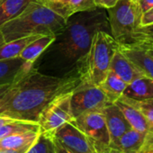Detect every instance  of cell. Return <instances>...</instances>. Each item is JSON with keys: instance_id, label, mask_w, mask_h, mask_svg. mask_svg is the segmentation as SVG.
<instances>
[{"instance_id": "f1b7e54d", "label": "cell", "mask_w": 153, "mask_h": 153, "mask_svg": "<svg viewBox=\"0 0 153 153\" xmlns=\"http://www.w3.org/2000/svg\"><path fill=\"white\" fill-rule=\"evenodd\" d=\"M133 33H142V34L153 35V24L149 25H146V26H140V27L137 28Z\"/></svg>"}, {"instance_id": "836d02e7", "label": "cell", "mask_w": 153, "mask_h": 153, "mask_svg": "<svg viewBox=\"0 0 153 153\" xmlns=\"http://www.w3.org/2000/svg\"><path fill=\"white\" fill-rule=\"evenodd\" d=\"M10 87V85H4V86H0V97H1Z\"/></svg>"}, {"instance_id": "83f0119b", "label": "cell", "mask_w": 153, "mask_h": 153, "mask_svg": "<svg viewBox=\"0 0 153 153\" xmlns=\"http://www.w3.org/2000/svg\"><path fill=\"white\" fill-rule=\"evenodd\" d=\"M94 2L97 7L108 9L113 7L118 2V0H94Z\"/></svg>"}, {"instance_id": "d4e9b609", "label": "cell", "mask_w": 153, "mask_h": 153, "mask_svg": "<svg viewBox=\"0 0 153 153\" xmlns=\"http://www.w3.org/2000/svg\"><path fill=\"white\" fill-rule=\"evenodd\" d=\"M120 98L129 103L135 108H137L142 114L145 119L149 122L151 127V125L153 124V99H149L144 101H135L128 97H125L123 96H122Z\"/></svg>"}, {"instance_id": "ba28073f", "label": "cell", "mask_w": 153, "mask_h": 153, "mask_svg": "<svg viewBox=\"0 0 153 153\" xmlns=\"http://www.w3.org/2000/svg\"><path fill=\"white\" fill-rule=\"evenodd\" d=\"M71 92L54 98L41 113L38 123L41 131L53 137L55 131L63 124L74 120L70 105Z\"/></svg>"}, {"instance_id": "277c9868", "label": "cell", "mask_w": 153, "mask_h": 153, "mask_svg": "<svg viewBox=\"0 0 153 153\" xmlns=\"http://www.w3.org/2000/svg\"><path fill=\"white\" fill-rule=\"evenodd\" d=\"M118 48V42L107 32H97L90 49L78 68L80 81L99 85L106 76L112 58Z\"/></svg>"}, {"instance_id": "ac0fdd59", "label": "cell", "mask_w": 153, "mask_h": 153, "mask_svg": "<svg viewBox=\"0 0 153 153\" xmlns=\"http://www.w3.org/2000/svg\"><path fill=\"white\" fill-rule=\"evenodd\" d=\"M55 36L56 35L54 34H49V35H42L37 38L24 49V51L19 55V57L34 65L37 59L54 41Z\"/></svg>"}, {"instance_id": "e0dca14e", "label": "cell", "mask_w": 153, "mask_h": 153, "mask_svg": "<svg viewBox=\"0 0 153 153\" xmlns=\"http://www.w3.org/2000/svg\"><path fill=\"white\" fill-rule=\"evenodd\" d=\"M105 94L108 101L114 104L123 95L127 84L113 71L109 70L105 79L98 85Z\"/></svg>"}, {"instance_id": "d590c367", "label": "cell", "mask_w": 153, "mask_h": 153, "mask_svg": "<svg viewBox=\"0 0 153 153\" xmlns=\"http://www.w3.org/2000/svg\"><path fill=\"white\" fill-rule=\"evenodd\" d=\"M5 43V41H4V39H3V36H2V34L0 33V47H1L3 44Z\"/></svg>"}, {"instance_id": "44dd1931", "label": "cell", "mask_w": 153, "mask_h": 153, "mask_svg": "<svg viewBox=\"0 0 153 153\" xmlns=\"http://www.w3.org/2000/svg\"><path fill=\"white\" fill-rule=\"evenodd\" d=\"M35 0H0V26L19 16Z\"/></svg>"}, {"instance_id": "1f68e13d", "label": "cell", "mask_w": 153, "mask_h": 153, "mask_svg": "<svg viewBox=\"0 0 153 153\" xmlns=\"http://www.w3.org/2000/svg\"><path fill=\"white\" fill-rule=\"evenodd\" d=\"M54 139V138H53ZM54 142H55V147H56V152L57 153H73L71 151H69L68 149H67L66 148H64L58 140H56L54 139Z\"/></svg>"}, {"instance_id": "484cf974", "label": "cell", "mask_w": 153, "mask_h": 153, "mask_svg": "<svg viewBox=\"0 0 153 153\" xmlns=\"http://www.w3.org/2000/svg\"><path fill=\"white\" fill-rule=\"evenodd\" d=\"M153 150V131H149L145 134L144 141L141 146L140 153Z\"/></svg>"}, {"instance_id": "30bf717a", "label": "cell", "mask_w": 153, "mask_h": 153, "mask_svg": "<svg viewBox=\"0 0 153 153\" xmlns=\"http://www.w3.org/2000/svg\"><path fill=\"white\" fill-rule=\"evenodd\" d=\"M110 135V147L115 149L119 139L131 129L122 111L115 104H110L103 110Z\"/></svg>"}, {"instance_id": "ab89813d", "label": "cell", "mask_w": 153, "mask_h": 153, "mask_svg": "<svg viewBox=\"0 0 153 153\" xmlns=\"http://www.w3.org/2000/svg\"><path fill=\"white\" fill-rule=\"evenodd\" d=\"M149 131H153V124L151 125V127H150V130Z\"/></svg>"}, {"instance_id": "52a82bcc", "label": "cell", "mask_w": 153, "mask_h": 153, "mask_svg": "<svg viewBox=\"0 0 153 153\" xmlns=\"http://www.w3.org/2000/svg\"><path fill=\"white\" fill-rule=\"evenodd\" d=\"M73 122L89 138L97 153H106L111 149L110 135L103 111L84 113L74 118Z\"/></svg>"}, {"instance_id": "d6986e66", "label": "cell", "mask_w": 153, "mask_h": 153, "mask_svg": "<svg viewBox=\"0 0 153 153\" xmlns=\"http://www.w3.org/2000/svg\"><path fill=\"white\" fill-rule=\"evenodd\" d=\"M145 134L146 133L131 129L119 139L114 149L120 150L123 153H140Z\"/></svg>"}, {"instance_id": "5bb4252c", "label": "cell", "mask_w": 153, "mask_h": 153, "mask_svg": "<svg viewBox=\"0 0 153 153\" xmlns=\"http://www.w3.org/2000/svg\"><path fill=\"white\" fill-rule=\"evenodd\" d=\"M126 84L131 83L137 78L143 76L142 73L117 48L110 64V69Z\"/></svg>"}, {"instance_id": "74e56055", "label": "cell", "mask_w": 153, "mask_h": 153, "mask_svg": "<svg viewBox=\"0 0 153 153\" xmlns=\"http://www.w3.org/2000/svg\"><path fill=\"white\" fill-rule=\"evenodd\" d=\"M149 51V53L151 55V56H153V51Z\"/></svg>"}, {"instance_id": "603a6c76", "label": "cell", "mask_w": 153, "mask_h": 153, "mask_svg": "<svg viewBox=\"0 0 153 153\" xmlns=\"http://www.w3.org/2000/svg\"><path fill=\"white\" fill-rule=\"evenodd\" d=\"M29 131H41L39 123L34 122L16 120L0 126V140L12 134L25 132Z\"/></svg>"}, {"instance_id": "9a60e30c", "label": "cell", "mask_w": 153, "mask_h": 153, "mask_svg": "<svg viewBox=\"0 0 153 153\" xmlns=\"http://www.w3.org/2000/svg\"><path fill=\"white\" fill-rule=\"evenodd\" d=\"M135 101L153 99V79L141 76L127 84L123 95Z\"/></svg>"}, {"instance_id": "4fadbf2b", "label": "cell", "mask_w": 153, "mask_h": 153, "mask_svg": "<svg viewBox=\"0 0 153 153\" xmlns=\"http://www.w3.org/2000/svg\"><path fill=\"white\" fill-rule=\"evenodd\" d=\"M44 2L51 9L66 20L74 14L97 8L94 0H59L55 2Z\"/></svg>"}, {"instance_id": "4316f807", "label": "cell", "mask_w": 153, "mask_h": 153, "mask_svg": "<svg viewBox=\"0 0 153 153\" xmlns=\"http://www.w3.org/2000/svg\"><path fill=\"white\" fill-rule=\"evenodd\" d=\"M152 24H153V7L142 14L140 26H146V25H152Z\"/></svg>"}, {"instance_id": "7402d4cb", "label": "cell", "mask_w": 153, "mask_h": 153, "mask_svg": "<svg viewBox=\"0 0 153 153\" xmlns=\"http://www.w3.org/2000/svg\"><path fill=\"white\" fill-rule=\"evenodd\" d=\"M42 36V34H33L24 38H19L14 41H10L5 42L0 47V59H12L16 57H19L24 49L31 43L33 41L37 38Z\"/></svg>"}, {"instance_id": "e575fe53", "label": "cell", "mask_w": 153, "mask_h": 153, "mask_svg": "<svg viewBox=\"0 0 153 153\" xmlns=\"http://www.w3.org/2000/svg\"><path fill=\"white\" fill-rule=\"evenodd\" d=\"M106 153H123V152H122V151H120V150H117V149H111L108 152H106Z\"/></svg>"}, {"instance_id": "8992f818", "label": "cell", "mask_w": 153, "mask_h": 153, "mask_svg": "<svg viewBox=\"0 0 153 153\" xmlns=\"http://www.w3.org/2000/svg\"><path fill=\"white\" fill-rule=\"evenodd\" d=\"M111 103L98 85L80 81L71 91V112L76 118L84 113L103 111Z\"/></svg>"}, {"instance_id": "8d00e7d4", "label": "cell", "mask_w": 153, "mask_h": 153, "mask_svg": "<svg viewBox=\"0 0 153 153\" xmlns=\"http://www.w3.org/2000/svg\"><path fill=\"white\" fill-rule=\"evenodd\" d=\"M46 2H55V1H59V0H44Z\"/></svg>"}, {"instance_id": "d6a6232c", "label": "cell", "mask_w": 153, "mask_h": 153, "mask_svg": "<svg viewBox=\"0 0 153 153\" xmlns=\"http://www.w3.org/2000/svg\"><path fill=\"white\" fill-rule=\"evenodd\" d=\"M13 121H16V119L10 118V117H7V116H3V115H0V126H2L6 123H11Z\"/></svg>"}, {"instance_id": "2e32d148", "label": "cell", "mask_w": 153, "mask_h": 153, "mask_svg": "<svg viewBox=\"0 0 153 153\" xmlns=\"http://www.w3.org/2000/svg\"><path fill=\"white\" fill-rule=\"evenodd\" d=\"M114 104L122 111L124 117L130 123L131 129H134L142 133H146L150 130V124L137 108L121 98H119Z\"/></svg>"}, {"instance_id": "5b68a950", "label": "cell", "mask_w": 153, "mask_h": 153, "mask_svg": "<svg viewBox=\"0 0 153 153\" xmlns=\"http://www.w3.org/2000/svg\"><path fill=\"white\" fill-rule=\"evenodd\" d=\"M106 11L110 33L117 42H122L140 26L143 13L138 0H118Z\"/></svg>"}, {"instance_id": "9c48e42d", "label": "cell", "mask_w": 153, "mask_h": 153, "mask_svg": "<svg viewBox=\"0 0 153 153\" xmlns=\"http://www.w3.org/2000/svg\"><path fill=\"white\" fill-rule=\"evenodd\" d=\"M53 138L73 153H97L89 138L76 127L73 121L59 127Z\"/></svg>"}, {"instance_id": "8fae6325", "label": "cell", "mask_w": 153, "mask_h": 153, "mask_svg": "<svg viewBox=\"0 0 153 153\" xmlns=\"http://www.w3.org/2000/svg\"><path fill=\"white\" fill-rule=\"evenodd\" d=\"M33 68V64L20 57L0 59V86L18 81Z\"/></svg>"}, {"instance_id": "f35d334b", "label": "cell", "mask_w": 153, "mask_h": 153, "mask_svg": "<svg viewBox=\"0 0 153 153\" xmlns=\"http://www.w3.org/2000/svg\"><path fill=\"white\" fill-rule=\"evenodd\" d=\"M143 153H153V150H150V151H147V152H143Z\"/></svg>"}, {"instance_id": "6da1fadb", "label": "cell", "mask_w": 153, "mask_h": 153, "mask_svg": "<svg viewBox=\"0 0 153 153\" xmlns=\"http://www.w3.org/2000/svg\"><path fill=\"white\" fill-rule=\"evenodd\" d=\"M99 31L110 33L106 9L97 7L74 14L67 19L65 27L37 59L33 68L42 74L59 78L78 75V68Z\"/></svg>"}, {"instance_id": "ffe728a7", "label": "cell", "mask_w": 153, "mask_h": 153, "mask_svg": "<svg viewBox=\"0 0 153 153\" xmlns=\"http://www.w3.org/2000/svg\"><path fill=\"white\" fill-rule=\"evenodd\" d=\"M41 131H29L7 136L0 140V149H19L33 144L37 140Z\"/></svg>"}, {"instance_id": "f546056e", "label": "cell", "mask_w": 153, "mask_h": 153, "mask_svg": "<svg viewBox=\"0 0 153 153\" xmlns=\"http://www.w3.org/2000/svg\"><path fill=\"white\" fill-rule=\"evenodd\" d=\"M31 145H27L19 149H0V153H26V151L30 149Z\"/></svg>"}, {"instance_id": "4dcf8cb0", "label": "cell", "mask_w": 153, "mask_h": 153, "mask_svg": "<svg viewBox=\"0 0 153 153\" xmlns=\"http://www.w3.org/2000/svg\"><path fill=\"white\" fill-rule=\"evenodd\" d=\"M142 13H145L149 9L153 7V0H138Z\"/></svg>"}, {"instance_id": "7a4b0ae2", "label": "cell", "mask_w": 153, "mask_h": 153, "mask_svg": "<svg viewBox=\"0 0 153 153\" xmlns=\"http://www.w3.org/2000/svg\"><path fill=\"white\" fill-rule=\"evenodd\" d=\"M79 82L78 75L59 78L33 68L0 97V115L38 123L41 113L54 98L71 92Z\"/></svg>"}, {"instance_id": "3957f363", "label": "cell", "mask_w": 153, "mask_h": 153, "mask_svg": "<svg viewBox=\"0 0 153 153\" xmlns=\"http://www.w3.org/2000/svg\"><path fill=\"white\" fill-rule=\"evenodd\" d=\"M66 21L44 0H35L19 16L0 26V33L5 42L33 34L56 35L65 27Z\"/></svg>"}, {"instance_id": "7c38bea8", "label": "cell", "mask_w": 153, "mask_h": 153, "mask_svg": "<svg viewBox=\"0 0 153 153\" xmlns=\"http://www.w3.org/2000/svg\"><path fill=\"white\" fill-rule=\"evenodd\" d=\"M121 52L142 73L143 76L153 79V56L145 49L118 42Z\"/></svg>"}, {"instance_id": "cb8c5ba5", "label": "cell", "mask_w": 153, "mask_h": 153, "mask_svg": "<svg viewBox=\"0 0 153 153\" xmlns=\"http://www.w3.org/2000/svg\"><path fill=\"white\" fill-rule=\"evenodd\" d=\"M26 153H57L53 137L41 131L37 140Z\"/></svg>"}]
</instances>
